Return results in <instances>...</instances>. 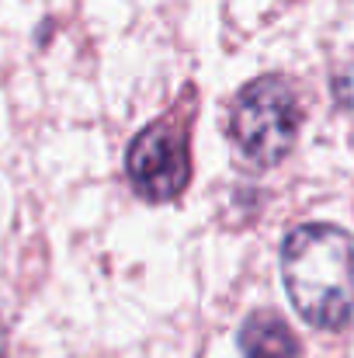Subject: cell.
Wrapping results in <instances>:
<instances>
[{
  "label": "cell",
  "instance_id": "cell-1",
  "mask_svg": "<svg viewBox=\"0 0 354 358\" xmlns=\"http://www.w3.org/2000/svg\"><path fill=\"white\" fill-rule=\"evenodd\" d=\"M281 282L299 317L320 331L354 320V240L334 223H306L281 243Z\"/></svg>",
  "mask_w": 354,
  "mask_h": 358
},
{
  "label": "cell",
  "instance_id": "cell-2",
  "mask_svg": "<svg viewBox=\"0 0 354 358\" xmlns=\"http://www.w3.org/2000/svg\"><path fill=\"white\" fill-rule=\"evenodd\" d=\"M299 125L302 108L292 84L271 73L250 80L236 94L230 112V139L250 167H274L292 153Z\"/></svg>",
  "mask_w": 354,
  "mask_h": 358
},
{
  "label": "cell",
  "instance_id": "cell-3",
  "mask_svg": "<svg viewBox=\"0 0 354 358\" xmlns=\"http://www.w3.org/2000/svg\"><path fill=\"white\" fill-rule=\"evenodd\" d=\"M125 174L139 199L170 202L188 188V132L174 122H149L125 150Z\"/></svg>",
  "mask_w": 354,
  "mask_h": 358
},
{
  "label": "cell",
  "instance_id": "cell-4",
  "mask_svg": "<svg viewBox=\"0 0 354 358\" xmlns=\"http://www.w3.org/2000/svg\"><path fill=\"white\" fill-rule=\"evenodd\" d=\"M239 352L243 358H299L302 345L281 313L253 310L239 324Z\"/></svg>",
  "mask_w": 354,
  "mask_h": 358
},
{
  "label": "cell",
  "instance_id": "cell-5",
  "mask_svg": "<svg viewBox=\"0 0 354 358\" xmlns=\"http://www.w3.org/2000/svg\"><path fill=\"white\" fill-rule=\"evenodd\" d=\"M334 94H337V105L354 115V52L348 56V63L337 70V77H334Z\"/></svg>",
  "mask_w": 354,
  "mask_h": 358
},
{
  "label": "cell",
  "instance_id": "cell-6",
  "mask_svg": "<svg viewBox=\"0 0 354 358\" xmlns=\"http://www.w3.org/2000/svg\"><path fill=\"white\" fill-rule=\"evenodd\" d=\"M3 348H7V338H3V324H0V358H3Z\"/></svg>",
  "mask_w": 354,
  "mask_h": 358
}]
</instances>
